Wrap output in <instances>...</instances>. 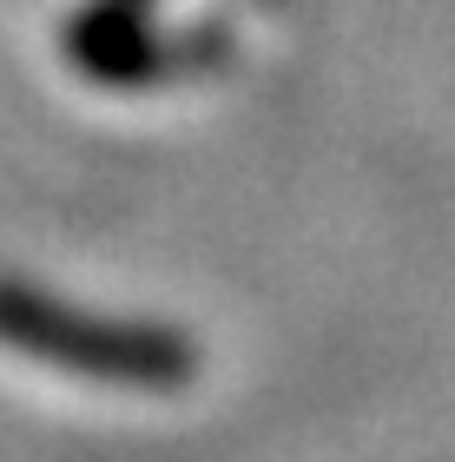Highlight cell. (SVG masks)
<instances>
[{
	"mask_svg": "<svg viewBox=\"0 0 455 462\" xmlns=\"http://www.w3.org/2000/svg\"><path fill=\"white\" fill-rule=\"evenodd\" d=\"M0 350L93 376V383H113V390H152V396H172L205 370L198 337H185L178 324L79 310L53 291L14 278V271H0Z\"/></svg>",
	"mask_w": 455,
	"mask_h": 462,
	"instance_id": "1",
	"label": "cell"
}]
</instances>
